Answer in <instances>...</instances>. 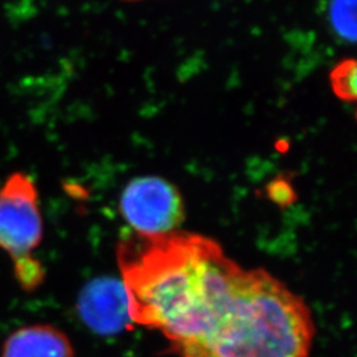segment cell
Returning <instances> with one entry per match:
<instances>
[{"instance_id": "obj_2", "label": "cell", "mask_w": 357, "mask_h": 357, "mask_svg": "<svg viewBox=\"0 0 357 357\" xmlns=\"http://www.w3.org/2000/svg\"><path fill=\"white\" fill-rule=\"evenodd\" d=\"M44 237V221L33 178L13 172L0 187V249L11 257L20 287L33 291L45 270L33 258Z\"/></svg>"}, {"instance_id": "obj_6", "label": "cell", "mask_w": 357, "mask_h": 357, "mask_svg": "<svg viewBox=\"0 0 357 357\" xmlns=\"http://www.w3.org/2000/svg\"><path fill=\"white\" fill-rule=\"evenodd\" d=\"M327 15L335 35L354 44L356 40V0H330Z\"/></svg>"}, {"instance_id": "obj_1", "label": "cell", "mask_w": 357, "mask_h": 357, "mask_svg": "<svg viewBox=\"0 0 357 357\" xmlns=\"http://www.w3.org/2000/svg\"><path fill=\"white\" fill-rule=\"evenodd\" d=\"M116 262L132 323L163 333L178 357H308L306 302L264 268L246 270L220 243L175 230H128Z\"/></svg>"}, {"instance_id": "obj_4", "label": "cell", "mask_w": 357, "mask_h": 357, "mask_svg": "<svg viewBox=\"0 0 357 357\" xmlns=\"http://www.w3.org/2000/svg\"><path fill=\"white\" fill-rule=\"evenodd\" d=\"M77 311L91 331L101 335H114L132 323L125 286L112 277L90 281L79 293Z\"/></svg>"}, {"instance_id": "obj_7", "label": "cell", "mask_w": 357, "mask_h": 357, "mask_svg": "<svg viewBox=\"0 0 357 357\" xmlns=\"http://www.w3.org/2000/svg\"><path fill=\"white\" fill-rule=\"evenodd\" d=\"M357 64L355 59H347L335 65L330 73L333 94L344 101L355 102L357 97Z\"/></svg>"}, {"instance_id": "obj_8", "label": "cell", "mask_w": 357, "mask_h": 357, "mask_svg": "<svg viewBox=\"0 0 357 357\" xmlns=\"http://www.w3.org/2000/svg\"><path fill=\"white\" fill-rule=\"evenodd\" d=\"M122 1H128L130 3V1H141V0H122Z\"/></svg>"}, {"instance_id": "obj_3", "label": "cell", "mask_w": 357, "mask_h": 357, "mask_svg": "<svg viewBox=\"0 0 357 357\" xmlns=\"http://www.w3.org/2000/svg\"><path fill=\"white\" fill-rule=\"evenodd\" d=\"M119 208L131 229L146 236L178 230L185 218V205L178 188L160 176H139L128 183Z\"/></svg>"}, {"instance_id": "obj_5", "label": "cell", "mask_w": 357, "mask_h": 357, "mask_svg": "<svg viewBox=\"0 0 357 357\" xmlns=\"http://www.w3.org/2000/svg\"><path fill=\"white\" fill-rule=\"evenodd\" d=\"M0 357H75V349L60 328L52 324H28L6 337Z\"/></svg>"}]
</instances>
